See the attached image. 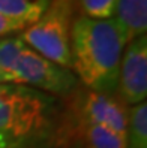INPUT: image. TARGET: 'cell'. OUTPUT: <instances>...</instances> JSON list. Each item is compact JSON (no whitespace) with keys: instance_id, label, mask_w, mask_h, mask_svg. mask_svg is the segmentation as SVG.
Listing matches in <instances>:
<instances>
[{"instance_id":"1","label":"cell","mask_w":147,"mask_h":148,"mask_svg":"<svg viewBox=\"0 0 147 148\" xmlns=\"http://www.w3.org/2000/svg\"><path fill=\"white\" fill-rule=\"evenodd\" d=\"M68 117L59 97L21 84H0V148H63Z\"/></svg>"},{"instance_id":"2","label":"cell","mask_w":147,"mask_h":148,"mask_svg":"<svg viewBox=\"0 0 147 148\" xmlns=\"http://www.w3.org/2000/svg\"><path fill=\"white\" fill-rule=\"evenodd\" d=\"M126 40L114 18L77 16L71 29L72 72L87 90L117 94L119 69Z\"/></svg>"},{"instance_id":"3","label":"cell","mask_w":147,"mask_h":148,"mask_svg":"<svg viewBox=\"0 0 147 148\" xmlns=\"http://www.w3.org/2000/svg\"><path fill=\"white\" fill-rule=\"evenodd\" d=\"M74 12V0H51L45 12L27 25L20 38L42 57L72 71L71 29Z\"/></svg>"},{"instance_id":"4","label":"cell","mask_w":147,"mask_h":148,"mask_svg":"<svg viewBox=\"0 0 147 148\" xmlns=\"http://www.w3.org/2000/svg\"><path fill=\"white\" fill-rule=\"evenodd\" d=\"M12 84L27 85L54 97H71L80 88V81L71 69L47 60L26 47L12 71Z\"/></svg>"},{"instance_id":"5","label":"cell","mask_w":147,"mask_h":148,"mask_svg":"<svg viewBox=\"0 0 147 148\" xmlns=\"http://www.w3.org/2000/svg\"><path fill=\"white\" fill-rule=\"evenodd\" d=\"M75 96L74 112L77 115V121L102 126L125 138L129 106L119 97V94H105L87 88H78Z\"/></svg>"},{"instance_id":"6","label":"cell","mask_w":147,"mask_h":148,"mask_svg":"<svg viewBox=\"0 0 147 148\" xmlns=\"http://www.w3.org/2000/svg\"><path fill=\"white\" fill-rule=\"evenodd\" d=\"M117 94L128 106L147 97V36L135 38L123 49L119 69Z\"/></svg>"},{"instance_id":"7","label":"cell","mask_w":147,"mask_h":148,"mask_svg":"<svg viewBox=\"0 0 147 148\" xmlns=\"http://www.w3.org/2000/svg\"><path fill=\"white\" fill-rule=\"evenodd\" d=\"M116 16L123 38L128 42L144 36L147 32V0H117Z\"/></svg>"},{"instance_id":"8","label":"cell","mask_w":147,"mask_h":148,"mask_svg":"<svg viewBox=\"0 0 147 148\" xmlns=\"http://www.w3.org/2000/svg\"><path fill=\"white\" fill-rule=\"evenodd\" d=\"M51 0H0V14L30 25L45 12Z\"/></svg>"},{"instance_id":"9","label":"cell","mask_w":147,"mask_h":148,"mask_svg":"<svg viewBox=\"0 0 147 148\" xmlns=\"http://www.w3.org/2000/svg\"><path fill=\"white\" fill-rule=\"evenodd\" d=\"M84 148H126L125 138L111 130L86 121H77Z\"/></svg>"},{"instance_id":"10","label":"cell","mask_w":147,"mask_h":148,"mask_svg":"<svg viewBox=\"0 0 147 148\" xmlns=\"http://www.w3.org/2000/svg\"><path fill=\"white\" fill-rule=\"evenodd\" d=\"M126 148H147V102L129 106Z\"/></svg>"},{"instance_id":"11","label":"cell","mask_w":147,"mask_h":148,"mask_svg":"<svg viewBox=\"0 0 147 148\" xmlns=\"http://www.w3.org/2000/svg\"><path fill=\"white\" fill-rule=\"evenodd\" d=\"M27 47L20 36L0 38V72L12 84V71L20 54Z\"/></svg>"},{"instance_id":"12","label":"cell","mask_w":147,"mask_h":148,"mask_svg":"<svg viewBox=\"0 0 147 148\" xmlns=\"http://www.w3.org/2000/svg\"><path fill=\"white\" fill-rule=\"evenodd\" d=\"M117 0H74V9L80 16L92 20H110L114 16Z\"/></svg>"},{"instance_id":"13","label":"cell","mask_w":147,"mask_h":148,"mask_svg":"<svg viewBox=\"0 0 147 148\" xmlns=\"http://www.w3.org/2000/svg\"><path fill=\"white\" fill-rule=\"evenodd\" d=\"M27 25L17 21V20H12L9 16H5L3 14H0V38H5V36H11L14 33H18V32H23Z\"/></svg>"},{"instance_id":"14","label":"cell","mask_w":147,"mask_h":148,"mask_svg":"<svg viewBox=\"0 0 147 148\" xmlns=\"http://www.w3.org/2000/svg\"><path fill=\"white\" fill-rule=\"evenodd\" d=\"M63 148H84V147H83V142H81V139L78 136V138H75V139H69L68 144Z\"/></svg>"},{"instance_id":"15","label":"cell","mask_w":147,"mask_h":148,"mask_svg":"<svg viewBox=\"0 0 147 148\" xmlns=\"http://www.w3.org/2000/svg\"><path fill=\"white\" fill-rule=\"evenodd\" d=\"M8 82H9V81H8V78L0 72V84H8Z\"/></svg>"}]
</instances>
